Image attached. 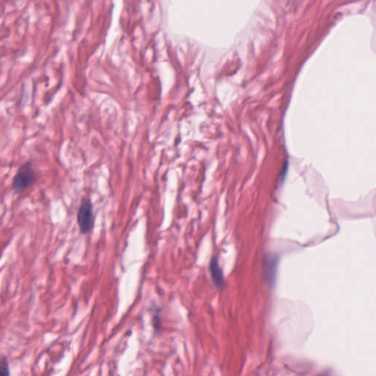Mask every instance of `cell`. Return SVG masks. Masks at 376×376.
<instances>
[{
	"label": "cell",
	"instance_id": "cell-1",
	"mask_svg": "<svg viewBox=\"0 0 376 376\" xmlns=\"http://www.w3.org/2000/svg\"><path fill=\"white\" fill-rule=\"evenodd\" d=\"M37 174L33 169L31 161L23 163L17 170L13 179L12 189L14 193L20 194L31 188L37 182Z\"/></svg>",
	"mask_w": 376,
	"mask_h": 376
},
{
	"label": "cell",
	"instance_id": "cell-2",
	"mask_svg": "<svg viewBox=\"0 0 376 376\" xmlns=\"http://www.w3.org/2000/svg\"><path fill=\"white\" fill-rule=\"evenodd\" d=\"M77 221L81 234H88L94 227L95 217L90 198H83L81 201L77 211Z\"/></svg>",
	"mask_w": 376,
	"mask_h": 376
},
{
	"label": "cell",
	"instance_id": "cell-3",
	"mask_svg": "<svg viewBox=\"0 0 376 376\" xmlns=\"http://www.w3.org/2000/svg\"><path fill=\"white\" fill-rule=\"evenodd\" d=\"M209 271L211 273L212 281L215 284V287L220 288L224 285V277H223V271L219 265L218 258L212 257L209 263Z\"/></svg>",
	"mask_w": 376,
	"mask_h": 376
},
{
	"label": "cell",
	"instance_id": "cell-4",
	"mask_svg": "<svg viewBox=\"0 0 376 376\" xmlns=\"http://www.w3.org/2000/svg\"><path fill=\"white\" fill-rule=\"evenodd\" d=\"M264 269L266 271L267 280L269 282H274L277 268V257L273 256L272 255H266L264 258Z\"/></svg>",
	"mask_w": 376,
	"mask_h": 376
},
{
	"label": "cell",
	"instance_id": "cell-5",
	"mask_svg": "<svg viewBox=\"0 0 376 376\" xmlns=\"http://www.w3.org/2000/svg\"><path fill=\"white\" fill-rule=\"evenodd\" d=\"M10 367L7 358H0V376H10Z\"/></svg>",
	"mask_w": 376,
	"mask_h": 376
}]
</instances>
